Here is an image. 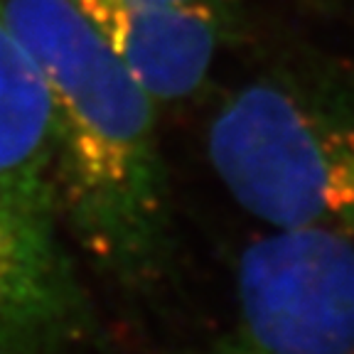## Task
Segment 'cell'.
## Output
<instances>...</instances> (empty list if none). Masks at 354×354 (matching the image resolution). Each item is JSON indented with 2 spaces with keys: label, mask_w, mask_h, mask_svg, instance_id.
Listing matches in <instances>:
<instances>
[{
  "label": "cell",
  "mask_w": 354,
  "mask_h": 354,
  "mask_svg": "<svg viewBox=\"0 0 354 354\" xmlns=\"http://www.w3.org/2000/svg\"><path fill=\"white\" fill-rule=\"evenodd\" d=\"M221 187L271 232L354 243V84L278 66L234 88L207 128Z\"/></svg>",
  "instance_id": "7a4b0ae2"
},
{
  "label": "cell",
  "mask_w": 354,
  "mask_h": 354,
  "mask_svg": "<svg viewBox=\"0 0 354 354\" xmlns=\"http://www.w3.org/2000/svg\"><path fill=\"white\" fill-rule=\"evenodd\" d=\"M50 150V91L0 3V197L55 212Z\"/></svg>",
  "instance_id": "8992f818"
},
{
  "label": "cell",
  "mask_w": 354,
  "mask_h": 354,
  "mask_svg": "<svg viewBox=\"0 0 354 354\" xmlns=\"http://www.w3.org/2000/svg\"><path fill=\"white\" fill-rule=\"evenodd\" d=\"M128 6H155V8H172V6H199V8H216V10L241 15L243 0H118Z\"/></svg>",
  "instance_id": "52a82bcc"
},
{
  "label": "cell",
  "mask_w": 354,
  "mask_h": 354,
  "mask_svg": "<svg viewBox=\"0 0 354 354\" xmlns=\"http://www.w3.org/2000/svg\"><path fill=\"white\" fill-rule=\"evenodd\" d=\"M227 327L197 354H354V243L271 232L239 261Z\"/></svg>",
  "instance_id": "3957f363"
},
{
  "label": "cell",
  "mask_w": 354,
  "mask_h": 354,
  "mask_svg": "<svg viewBox=\"0 0 354 354\" xmlns=\"http://www.w3.org/2000/svg\"><path fill=\"white\" fill-rule=\"evenodd\" d=\"M158 106L187 101L205 86L241 15L199 6H128L72 0Z\"/></svg>",
  "instance_id": "5b68a950"
},
{
  "label": "cell",
  "mask_w": 354,
  "mask_h": 354,
  "mask_svg": "<svg viewBox=\"0 0 354 354\" xmlns=\"http://www.w3.org/2000/svg\"><path fill=\"white\" fill-rule=\"evenodd\" d=\"M96 332L57 214L0 197V354H79Z\"/></svg>",
  "instance_id": "277c9868"
},
{
  "label": "cell",
  "mask_w": 354,
  "mask_h": 354,
  "mask_svg": "<svg viewBox=\"0 0 354 354\" xmlns=\"http://www.w3.org/2000/svg\"><path fill=\"white\" fill-rule=\"evenodd\" d=\"M0 3L52 99L57 219L104 276L150 290L175 246L158 104L72 0Z\"/></svg>",
  "instance_id": "6da1fadb"
}]
</instances>
